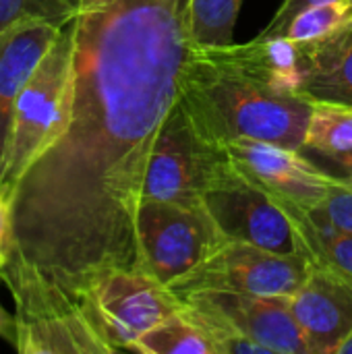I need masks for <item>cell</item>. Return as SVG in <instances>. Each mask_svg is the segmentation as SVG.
Instances as JSON below:
<instances>
[{
  "instance_id": "cell-19",
  "label": "cell",
  "mask_w": 352,
  "mask_h": 354,
  "mask_svg": "<svg viewBox=\"0 0 352 354\" xmlns=\"http://www.w3.org/2000/svg\"><path fill=\"white\" fill-rule=\"evenodd\" d=\"M352 21V0H336V2H324L309 6L295 15L286 27L278 31L276 37H286L299 44L317 41L324 39L338 29H342L346 23Z\"/></svg>"
},
{
  "instance_id": "cell-2",
  "label": "cell",
  "mask_w": 352,
  "mask_h": 354,
  "mask_svg": "<svg viewBox=\"0 0 352 354\" xmlns=\"http://www.w3.org/2000/svg\"><path fill=\"white\" fill-rule=\"evenodd\" d=\"M180 102L218 143L255 139L303 149L313 102L272 85L239 44L193 50Z\"/></svg>"
},
{
  "instance_id": "cell-15",
  "label": "cell",
  "mask_w": 352,
  "mask_h": 354,
  "mask_svg": "<svg viewBox=\"0 0 352 354\" xmlns=\"http://www.w3.org/2000/svg\"><path fill=\"white\" fill-rule=\"evenodd\" d=\"M280 203L288 212V216L305 245L307 257L315 266L330 268L352 282V234L332 226L328 220L315 216L313 212H309L293 201L280 199Z\"/></svg>"
},
{
  "instance_id": "cell-17",
  "label": "cell",
  "mask_w": 352,
  "mask_h": 354,
  "mask_svg": "<svg viewBox=\"0 0 352 354\" xmlns=\"http://www.w3.org/2000/svg\"><path fill=\"white\" fill-rule=\"evenodd\" d=\"M303 149L342 153L352 149V106L313 102Z\"/></svg>"
},
{
  "instance_id": "cell-20",
  "label": "cell",
  "mask_w": 352,
  "mask_h": 354,
  "mask_svg": "<svg viewBox=\"0 0 352 354\" xmlns=\"http://www.w3.org/2000/svg\"><path fill=\"white\" fill-rule=\"evenodd\" d=\"M79 0H0V31L25 19L66 27L77 15Z\"/></svg>"
},
{
  "instance_id": "cell-5",
  "label": "cell",
  "mask_w": 352,
  "mask_h": 354,
  "mask_svg": "<svg viewBox=\"0 0 352 354\" xmlns=\"http://www.w3.org/2000/svg\"><path fill=\"white\" fill-rule=\"evenodd\" d=\"M141 270L172 286L199 268L228 239L205 205L143 199L135 218Z\"/></svg>"
},
{
  "instance_id": "cell-9",
  "label": "cell",
  "mask_w": 352,
  "mask_h": 354,
  "mask_svg": "<svg viewBox=\"0 0 352 354\" xmlns=\"http://www.w3.org/2000/svg\"><path fill=\"white\" fill-rule=\"evenodd\" d=\"M178 299L197 319L255 340L274 354H311L290 311L288 297L239 290H193Z\"/></svg>"
},
{
  "instance_id": "cell-26",
  "label": "cell",
  "mask_w": 352,
  "mask_h": 354,
  "mask_svg": "<svg viewBox=\"0 0 352 354\" xmlns=\"http://www.w3.org/2000/svg\"><path fill=\"white\" fill-rule=\"evenodd\" d=\"M334 354H352V332L344 338V342L336 348V353Z\"/></svg>"
},
{
  "instance_id": "cell-10",
  "label": "cell",
  "mask_w": 352,
  "mask_h": 354,
  "mask_svg": "<svg viewBox=\"0 0 352 354\" xmlns=\"http://www.w3.org/2000/svg\"><path fill=\"white\" fill-rule=\"evenodd\" d=\"M224 147L239 170L276 197L305 209L317 207L338 183L336 176L322 170L301 149L255 139H232L224 143Z\"/></svg>"
},
{
  "instance_id": "cell-8",
  "label": "cell",
  "mask_w": 352,
  "mask_h": 354,
  "mask_svg": "<svg viewBox=\"0 0 352 354\" xmlns=\"http://www.w3.org/2000/svg\"><path fill=\"white\" fill-rule=\"evenodd\" d=\"M305 255H280L243 241H226L189 276L168 286L176 297L193 290H239L290 297L311 272Z\"/></svg>"
},
{
  "instance_id": "cell-13",
  "label": "cell",
  "mask_w": 352,
  "mask_h": 354,
  "mask_svg": "<svg viewBox=\"0 0 352 354\" xmlns=\"http://www.w3.org/2000/svg\"><path fill=\"white\" fill-rule=\"evenodd\" d=\"M301 95L352 106V21L324 39L301 44Z\"/></svg>"
},
{
  "instance_id": "cell-12",
  "label": "cell",
  "mask_w": 352,
  "mask_h": 354,
  "mask_svg": "<svg viewBox=\"0 0 352 354\" xmlns=\"http://www.w3.org/2000/svg\"><path fill=\"white\" fill-rule=\"evenodd\" d=\"M62 27L39 19L17 21L0 31V168L17 100Z\"/></svg>"
},
{
  "instance_id": "cell-16",
  "label": "cell",
  "mask_w": 352,
  "mask_h": 354,
  "mask_svg": "<svg viewBox=\"0 0 352 354\" xmlns=\"http://www.w3.org/2000/svg\"><path fill=\"white\" fill-rule=\"evenodd\" d=\"M129 351L139 354H216L210 334L185 307L145 332Z\"/></svg>"
},
{
  "instance_id": "cell-21",
  "label": "cell",
  "mask_w": 352,
  "mask_h": 354,
  "mask_svg": "<svg viewBox=\"0 0 352 354\" xmlns=\"http://www.w3.org/2000/svg\"><path fill=\"white\" fill-rule=\"evenodd\" d=\"M309 212L328 220L332 226L352 234V187L338 180L330 189L326 199Z\"/></svg>"
},
{
  "instance_id": "cell-6",
  "label": "cell",
  "mask_w": 352,
  "mask_h": 354,
  "mask_svg": "<svg viewBox=\"0 0 352 354\" xmlns=\"http://www.w3.org/2000/svg\"><path fill=\"white\" fill-rule=\"evenodd\" d=\"M203 205L228 241H243L280 255H305V245L280 203L232 162L203 197Z\"/></svg>"
},
{
  "instance_id": "cell-22",
  "label": "cell",
  "mask_w": 352,
  "mask_h": 354,
  "mask_svg": "<svg viewBox=\"0 0 352 354\" xmlns=\"http://www.w3.org/2000/svg\"><path fill=\"white\" fill-rule=\"evenodd\" d=\"M309 151V149H303ZM313 153V162L326 170L328 174L336 176L340 183L351 185L352 187V149L351 151H342V153H322V151H311Z\"/></svg>"
},
{
  "instance_id": "cell-25",
  "label": "cell",
  "mask_w": 352,
  "mask_h": 354,
  "mask_svg": "<svg viewBox=\"0 0 352 354\" xmlns=\"http://www.w3.org/2000/svg\"><path fill=\"white\" fill-rule=\"evenodd\" d=\"M0 338L15 346V340H17V317L10 315L2 307V303H0Z\"/></svg>"
},
{
  "instance_id": "cell-11",
  "label": "cell",
  "mask_w": 352,
  "mask_h": 354,
  "mask_svg": "<svg viewBox=\"0 0 352 354\" xmlns=\"http://www.w3.org/2000/svg\"><path fill=\"white\" fill-rule=\"evenodd\" d=\"M288 305L311 354H334L352 332V282L330 268L313 263Z\"/></svg>"
},
{
  "instance_id": "cell-7",
  "label": "cell",
  "mask_w": 352,
  "mask_h": 354,
  "mask_svg": "<svg viewBox=\"0 0 352 354\" xmlns=\"http://www.w3.org/2000/svg\"><path fill=\"white\" fill-rule=\"evenodd\" d=\"M81 307L118 353L129 351L145 332L178 311L183 303L147 272L110 270L91 284Z\"/></svg>"
},
{
  "instance_id": "cell-3",
  "label": "cell",
  "mask_w": 352,
  "mask_h": 354,
  "mask_svg": "<svg viewBox=\"0 0 352 354\" xmlns=\"http://www.w3.org/2000/svg\"><path fill=\"white\" fill-rule=\"evenodd\" d=\"M73 25L62 27L56 44L41 58L23 87L0 168V193L8 199L29 168L64 135L73 102Z\"/></svg>"
},
{
  "instance_id": "cell-18",
  "label": "cell",
  "mask_w": 352,
  "mask_h": 354,
  "mask_svg": "<svg viewBox=\"0 0 352 354\" xmlns=\"http://www.w3.org/2000/svg\"><path fill=\"white\" fill-rule=\"evenodd\" d=\"M245 0H191V37L197 48L232 44L234 25Z\"/></svg>"
},
{
  "instance_id": "cell-1",
  "label": "cell",
  "mask_w": 352,
  "mask_h": 354,
  "mask_svg": "<svg viewBox=\"0 0 352 354\" xmlns=\"http://www.w3.org/2000/svg\"><path fill=\"white\" fill-rule=\"evenodd\" d=\"M64 135L21 178L0 280L17 322L81 307L110 270H141L135 218L156 135L195 50L191 0H79Z\"/></svg>"
},
{
  "instance_id": "cell-23",
  "label": "cell",
  "mask_w": 352,
  "mask_h": 354,
  "mask_svg": "<svg viewBox=\"0 0 352 354\" xmlns=\"http://www.w3.org/2000/svg\"><path fill=\"white\" fill-rule=\"evenodd\" d=\"M324 2H336V0H284V2L280 4V8L276 10L274 19L268 23V27H266L257 37H276L278 31H280L282 27H286L288 21H290L295 15H299L301 10H305V8H309V6L324 4Z\"/></svg>"
},
{
  "instance_id": "cell-24",
  "label": "cell",
  "mask_w": 352,
  "mask_h": 354,
  "mask_svg": "<svg viewBox=\"0 0 352 354\" xmlns=\"http://www.w3.org/2000/svg\"><path fill=\"white\" fill-rule=\"evenodd\" d=\"M12 247V209L8 199L0 193V268L6 266Z\"/></svg>"
},
{
  "instance_id": "cell-14",
  "label": "cell",
  "mask_w": 352,
  "mask_h": 354,
  "mask_svg": "<svg viewBox=\"0 0 352 354\" xmlns=\"http://www.w3.org/2000/svg\"><path fill=\"white\" fill-rule=\"evenodd\" d=\"M15 348L21 354H112L83 307L17 322Z\"/></svg>"
},
{
  "instance_id": "cell-4",
  "label": "cell",
  "mask_w": 352,
  "mask_h": 354,
  "mask_svg": "<svg viewBox=\"0 0 352 354\" xmlns=\"http://www.w3.org/2000/svg\"><path fill=\"white\" fill-rule=\"evenodd\" d=\"M224 143L203 133L180 97L162 122L147 162L141 201L203 205L205 193L228 168Z\"/></svg>"
}]
</instances>
